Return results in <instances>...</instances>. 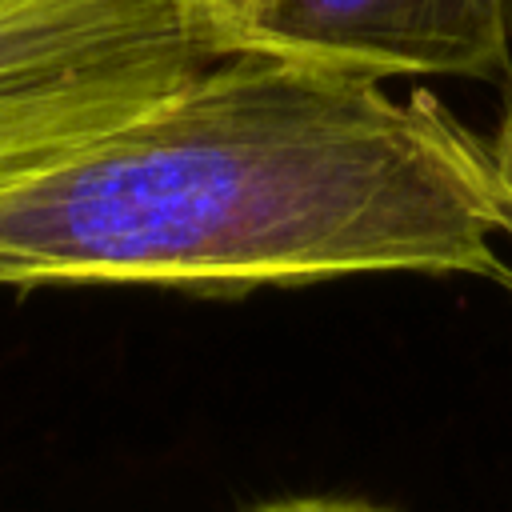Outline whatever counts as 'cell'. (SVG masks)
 <instances>
[{
  "mask_svg": "<svg viewBox=\"0 0 512 512\" xmlns=\"http://www.w3.org/2000/svg\"><path fill=\"white\" fill-rule=\"evenodd\" d=\"M488 148L428 92L228 52L0 184V288H300L356 272L512 280Z\"/></svg>",
  "mask_w": 512,
  "mask_h": 512,
  "instance_id": "cell-1",
  "label": "cell"
},
{
  "mask_svg": "<svg viewBox=\"0 0 512 512\" xmlns=\"http://www.w3.org/2000/svg\"><path fill=\"white\" fill-rule=\"evenodd\" d=\"M208 60L184 0H0V184L120 128Z\"/></svg>",
  "mask_w": 512,
  "mask_h": 512,
  "instance_id": "cell-2",
  "label": "cell"
},
{
  "mask_svg": "<svg viewBox=\"0 0 512 512\" xmlns=\"http://www.w3.org/2000/svg\"><path fill=\"white\" fill-rule=\"evenodd\" d=\"M232 52L360 80L512 76V0H264Z\"/></svg>",
  "mask_w": 512,
  "mask_h": 512,
  "instance_id": "cell-3",
  "label": "cell"
},
{
  "mask_svg": "<svg viewBox=\"0 0 512 512\" xmlns=\"http://www.w3.org/2000/svg\"><path fill=\"white\" fill-rule=\"evenodd\" d=\"M260 4L264 0H184V12L192 32L204 40V48L212 56H228Z\"/></svg>",
  "mask_w": 512,
  "mask_h": 512,
  "instance_id": "cell-4",
  "label": "cell"
},
{
  "mask_svg": "<svg viewBox=\"0 0 512 512\" xmlns=\"http://www.w3.org/2000/svg\"><path fill=\"white\" fill-rule=\"evenodd\" d=\"M488 160H492V180H496V192L512 216V100L504 104L500 112V124H496V140L488 148Z\"/></svg>",
  "mask_w": 512,
  "mask_h": 512,
  "instance_id": "cell-5",
  "label": "cell"
},
{
  "mask_svg": "<svg viewBox=\"0 0 512 512\" xmlns=\"http://www.w3.org/2000/svg\"><path fill=\"white\" fill-rule=\"evenodd\" d=\"M248 512H388L364 500H340V496H284V500H264Z\"/></svg>",
  "mask_w": 512,
  "mask_h": 512,
  "instance_id": "cell-6",
  "label": "cell"
}]
</instances>
